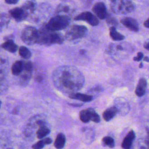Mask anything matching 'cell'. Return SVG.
I'll return each mask as SVG.
<instances>
[{"mask_svg": "<svg viewBox=\"0 0 149 149\" xmlns=\"http://www.w3.org/2000/svg\"><path fill=\"white\" fill-rule=\"evenodd\" d=\"M56 87L66 92L76 91L83 87L84 80L82 74L71 66H62L55 69L53 75Z\"/></svg>", "mask_w": 149, "mask_h": 149, "instance_id": "obj_1", "label": "cell"}, {"mask_svg": "<svg viewBox=\"0 0 149 149\" xmlns=\"http://www.w3.org/2000/svg\"><path fill=\"white\" fill-rule=\"evenodd\" d=\"M64 41L63 36L58 33L48 30L45 26L38 30L37 42L41 45H50L55 44H61Z\"/></svg>", "mask_w": 149, "mask_h": 149, "instance_id": "obj_2", "label": "cell"}, {"mask_svg": "<svg viewBox=\"0 0 149 149\" xmlns=\"http://www.w3.org/2000/svg\"><path fill=\"white\" fill-rule=\"evenodd\" d=\"M70 22V18L69 16L65 15H58L52 17L45 26L51 31H56L66 28Z\"/></svg>", "mask_w": 149, "mask_h": 149, "instance_id": "obj_3", "label": "cell"}, {"mask_svg": "<svg viewBox=\"0 0 149 149\" xmlns=\"http://www.w3.org/2000/svg\"><path fill=\"white\" fill-rule=\"evenodd\" d=\"M87 32L86 26L82 25H73L66 32L65 38L68 41H73L83 37Z\"/></svg>", "mask_w": 149, "mask_h": 149, "instance_id": "obj_4", "label": "cell"}, {"mask_svg": "<svg viewBox=\"0 0 149 149\" xmlns=\"http://www.w3.org/2000/svg\"><path fill=\"white\" fill-rule=\"evenodd\" d=\"M38 30L32 26H27L22 31L21 38L27 45H33L37 42Z\"/></svg>", "mask_w": 149, "mask_h": 149, "instance_id": "obj_5", "label": "cell"}, {"mask_svg": "<svg viewBox=\"0 0 149 149\" xmlns=\"http://www.w3.org/2000/svg\"><path fill=\"white\" fill-rule=\"evenodd\" d=\"M79 117L80 120L84 123H87L90 120L95 123H98L100 121L98 114L93 108H87L81 111Z\"/></svg>", "mask_w": 149, "mask_h": 149, "instance_id": "obj_6", "label": "cell"}, {"mask_svg": "<svg viewBox=\"0 0 149 149\" xmlns=\"http://www.w3.org/2000/svg\"><path fill=\"white\" fill-rule=\"evenodd\" d=\"M75 20H83L92 26H96L99 24V20L96 16L90 12H84L74 17Z\"/></svg>", "mask_w": 149, "mask_h": 149, "instance_id": "obj_7", "label": "cell"}, {"mask_svg": "<svg viewBox=\"0 0 149 149\" xmlns=\"http://www.w3.org/2000/svg\"><path fill=\"white\" fill-rule=\"evenodd\" d=\"M134 9L135 4L133 2V0H120L116 12L121 14H127L133 11Z\"/></svg>", "mask_w": 149, "mask_h": 149, "instance_id": "obj_8", "label": "cell"}, {"mask_svg": "<svg viewBox=\"0 0 149 149\" xmlns=\"http://www.w3.org/2000/svg\"><path fill=\"white\" fill-rule=\"evenodd\" d=\"M10 16L17 22H21L24 20L28 16L29 13L22 7L15 8L9 12Z\"/></svg>", "mask_w": 149, "mask_h": 149, "instance_id": "obj_9", "label": "cell"}, {"mask_svg": "<svg viewBox=\"0 0 149 149\" xmlns=\"http://www.w3.org/2000/svg\"><path fill=\"white\" fill-rule=\"evenodd\" d=\"M92 10L94 13L95 16L100 19H106L108 15L105 5L104 2H102L96 3L94 5Z\"/></svg>", "mask_w": 149, "mask_h": 149, "instance_id": "obj_10", "label": "cell"}, {"mask_svg": "<svg viewBox=\"0 0 149 149\" xmlns=\"http://www.w3.org/2000/svg\"><path fill=\"white\" fill-rule=\"evenodd\" d=\"M121 23L130 31L137 32L139 30V27L137 20L132 17H124L120 20Z\"/></svg>", "mask_w": 149, "mask_h": 149, "instance_id": "obj_11", "label": "cell"}, {"mask_svg": "<svg viewBox=\"0 0 149 149\" xmlns=\"http://www.w3.org/2000/svg\"><path fill=\"white\" fill-rule=\"evenodd\" d=\"M136 134L133 130H130L124 138L122 143V147L124 149H129L132 147Z\"/></svg>", "mask_w": 149, "mask_h": 149, "instance_id": "obj_12", "label": "cell"}, {"mask_svg": "<svg viewBox=\"0 0 149 149\" xmlns=\"http://www.w3.org/2000/svg\"><path fill=\"white\" fill-rule=\"evenodd\" d=\"M147 86V83L144 78H141L139 79L136 88L135 90V93L136 95L139 97H143L146 92Z\"/></svg>", "mask_w": 149, "mask_h": 149, "instance_id": "obj_13", "label": "cell"}, {"mask_svg": "<svg viewBox=\"0 0 149 149\" xmlns=\"http://www.w3.org/2000/svg\"><path fill=\"white\" fill-rule=\"evenodd\" d=\"M69 97L74 99V100H77L82 102H90L93 100V97L90 95H87V94H81V93H72L71 94L69 95Z\"/></svg>", "mask_w": 149, "mask_h": 149, "instance_id": "obj_14", "label": "cell"}, {"mask_svg": "<svg viewBox=\"0 0 149 149\" xmlns=\"http://www.w3.org/2000/svg\"><path fill=\"white\" fill-rule=\"evenodd\" d=\"M118 112V109L115 107H109L102 114L103 118L105 121L108 122L115 117Z\"/></svg>", "mask_w": 149, "mask_h": 149, "instance_id": "obj_15", "label": "cell"}, {"mask_svg": "<svg viewBox=\"0 0 149 149\" xmlns=\"http://www.w3.org/2000/svg\"><path fill=\"white\" fill-rule=\"evenodd\" d=\"M2 47L6 51L15 53L17 49V45L13 42V39H9L2 44Z\"/></svg>", "mask_w": 149, "mask_h": 149, "instance_id": "obj_16", "label": "cell"}, {"mask_svg": "<svg viewBox=\"0 0 149 149\" xmlns=\"http://www.w3.org/2000/svg\"><path fill=\"white\" fill-rule=\"evenodd\" d=\"M23 70V62L17 61L15 62L12 66V73L15 76H19Z\"/></svg>", "mask_w": 149, "mask_h": 149, "instance_id": "obj_17", "label": "cell"}, {"mask_svg": "<svg viewBox=\"0 0 149 149\" xmlns=\"http://www.w3.org/2000/svg\"><path fill=\"white\" fill-rule=\"evenodd\" d=\"M109 35L111 38L115 41H120L125 39V36L117 31L113 26L109 28Z\"/></svg>", "mask_w": 149, "mask_h": 149, "instance_id": "obj_18", "label": "cell"}, {"mask_svg": "<svg viewBox=\"0 0 149 149\" xmlns=\"http://www.w3.org/2000/svg\"><path fill=\"white\" fill-rule=\"evenodd\" d=\"M65 142H66V138L65 135L63 133H60L57 135L56 137V139L54 142V146L56 148H58V149L62 148L65 146Z\"/></svg>", "mask_w": 149, "mask_h": 149, "instance_id": "obj_19", "label": "cell"}, {"mask_svg": "<svg viewBox=\"0 0 149 149\" xmlns=\"http://www.w3.org/2000/svg\"><path fill=\"white\" fill-rule=\"evenodd\" d=\"M50 129L46 126V125H44L39 126L36 135L38 139H42L45 137L47 135L49 134Z\"/></svg>", "mask_w": 149, "mask_h": 149, "instance_id": "obj_20", "label": "cell"}, {"mask_svg": "<svg viewBox=\"0 0 149 149\" xmlns=\"http://www.w3.org/2000/svg\"><path fill=\"white\" fill-rule=\"evenodd\" d=\"M37 7V3L36 1L34 0H30V1H27L24 2V3L23 5L22 8L28 12H29L33 13L34 12Z\"/></svg>", "mask_w": 149, "mask_h": 149, "instance_id": "obj_21", "label": "cell"}, {"mask_svg": "<svg viewBox=\"0 0 149 149\" xmlns=\"http://www.w3.org/2000/svg\"><path fill=\"white\" fill-rule=\"evenodd\" d=\"M10 22L9 16L5 13H0V31H2L5 27H6Z\"/></svg>", "mask_w": 149, "mask_h": 149, "instance_id": "obj_22", "label": "cell"}, {"mask_svg": "<svg viewBox=\"0 0 149 149\" xmlns=\"http://www.w3.org/2000/svg\"><path fill=\"white\" fill-rule=\"evenodd\" d=\"M19 54L20 56L24 59H28L31 56V53L30 50L24 46H21L19 48Z\"/></svg>", "mask_w": 149, "mask_h": 149, "instance_id": "obj_23", "label": "cell"}, {"mask_svg": "<svg viewBox=\"0 0 149 149\" xmlns=\"http://www.w3.org/2000/svg\"><path fill=\"white\" fill-rule=\"evenodd\" d=\"M102 143L104 146H107L109 148H113L115 146V141L113 138L110 136H105L102 139Z\"/></svg>", "mask_w": 149, "mask_h": 149, "instance_id": "obj_24", "label": "cell"}, {"mask_svg": "<svg viewBox=\"0 0 149 149\" xmlns=\"http://www.w3.org/2000/svg\"><path fill=\"white\" fill-rule=\"evenodd\" d=\"M56 11L58 13H68L70 11V7L68 5L61 4L58 6Z\"/></svg>", "mask_w": 149, "mask_h": 149, "instance_id": "obj_25", "label": "cell"}, {"mask_svg": "<svg viewBox=\"0 0 149 149\" xmlns=\"http://www.w3.org/2000/svg\"><path fill=\"white\" fill-rule=\"evenodd\" d=\"M33 70V65L30 62H23V70L31 73Z\"/></svg>", "mask_w": 149, "mask_h": 149, "instance_id": "obj_26", "label": "cell"}, {"mask_svg": "<svg viewBox=\"0 0 149 149\" xmlns=\"http://www.w3.org/2000/svg\"><path fill=\"white\" fill-rule=\"evenodd\" d=\"M44 143L42 140H41L37 143H36L34 144L33 145L32 148L34 149H40V148H42L44 147Z\"/></svg>", "mask_w": 149, "mask_h": 149, "instance_id": "obj_27", "label": "cell"}, {"mask_svg": "<svg viewBox=\"0 0 149 149\" xmlns=\"http://www.w3.org/2000/svg\"><path fill=\"white\" fill-rule=\"evenodd\" d=\"M106 18H107V22L108 23V24H111L112 25L117 24V21L115 19V18L111 17V16H109V17L107 16Z\"/></svg>", "mask_w": 149, "mask_h": 149, "instance_id": "obj_28", "label": "cell"}, {"mask_svg": "<svg viewBox=\"0 0 149 149\" xmlns=\"http://www.w3.org/2000/svg\"><path fill=\"white\" fill-rule=\"evenodd\" d=\"M143 58V54L141 52H139L137 54V56L133 58V60L134 61H140Z\"/></svg>", "mask_w": 149, "mask_h": 149, "instance_id": "obj_29", "label": "cell"}, {"mask_svg": "<svg viewBox=\"0 0 149 149\" xmlns=\"http://www.w3.org/2000/svg\"><path fill=\"white\" fill-rule=\"evenodd\" d=\"M45 144H49L52 143V139L49 137L45 138L44 140H42Z\"/></svg>", "mask_w": 149, "mask_h": 149, "instance_id": "obj_30", "label": "cell"}, {"mask_svg": "<svg viewBox=\"0 0 149 149\" xmlns=\"http://www.w3.org/2000/svg\"><path fill=\"white\" fill-rule=\"evenodd\" d=\"M19 0H5V2L8 4H16Z\"/></svg>", "mask_w": 149, "mask_h": 149, "instance_id": "obj_31", "label": "cell"}, {"mask_svg": "<svg viewBox=\"0 0 149 149\" xmlns=\"http://www.w3.org/2000/svg\"><path fill=\"white\" fill-rule=\"evenodd\" d=\"M144 26L146 28H148V19H147L144 23Z\"/></svg>", "mask_w": 149, "mask_h": 149, "instance_id": "obj_32", "label": "cell"}, {"mask_svg": "<svg viewBox=\"0 0 149 149\" xmlns=\"http://www.w3.org/2000/svg\"><path fill=\"white\" fill-rule=\"evenodd\" d=\"M149 44H148V42H147L146 43V44H144V47L147 49V50H148L149 49V48H148V47H149V45H148Z\"/></svg>", "mask_w": 149, "mask_h": 149, "instance_id": "obj_33", "label": "cell"}, {"mask_svg": "<svg viewBox=\"0 0 149 149\" xmlns=\"http://www.w3.org/2000/svg\"><path fill=\"white\" fill-rule=\"evenodd\" d=\"M70 105L73 107H80V106H81L82 104H70Z\"/></svg>", "mask_w": 149, "mask_h": 149, "instance_id": "obj_34", "label": "cell"}, {"mask_svg": "<svg viewBox=\"0 0 149 149\" xmlns=\"http://www.w3.org/2000/svg\"><path fill=\"white\" fill-rule=\"evenodd\" d=\"M144 60L145 61H146V62H148V61H149V59H148V56H146V57H144Z\"/></svg>", "mask_w": 149, "mask_h": 149, "instance_id": "obj_35", "label": "cell"}, {"mask_svg": "<svg viewBox=\"0 0 149 149\" xmlns=\"http://www.w3.org/2000/svg\"><path fill=\"white\" fill-rule=\"evenodd\" d=\"M143 67V63H140V65H139V68H141Z\"/></svg>", "mask_w": 149, "mask_h": 149, "instance_id": "obj_36", "label": "cell"}, {"mask_svg": "<svg viewBox=\"0 0 149 149\" xmlns=\"http://www.w3.org/2000/svg\"><path fill=\"white\" fill-rule=\"evenodd\" d=\"M110 1H111V2H112V3H115V2L116 1V0H110Z\"/></svg>", "mask_w": 149, "mask_h": 149, "instance_id": "obj_37", "label": "cell"}, {"mask_svg": "<svg viewBox=\"0 0 149 149\" xmlns=\"http://www.w3.org/2000/svg\"><path fill=\"white\" fill-rule=\"evenodd\" d=\"M1 101H0V107H1Z\"/></svg>", "mask_w": 149, "mask_h": 149, "instance_id": "obj_38", "label": "cell"}]
</instances>
